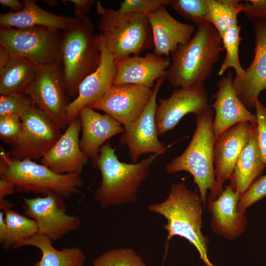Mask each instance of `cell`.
I'll return each instance as SVG.
<instances>
[{
    "instance_id": "cell-1",
    "label": "cell",
    "mask_w": 266,
    "mask_h": 266,
    "mask_svg": "<svg viewBox=\"0 0 266 266\" xmlns=\"http://www.w3.org/2000/svg\"><path fill=\"white\" fill-rule=\"evenodd\" d=\"M204 207L199 193L180 182L171 184L167 197L147 209L166 218L163 228L167 233L166 243L175 236L184 238L197 250L206 266H214L207 257L209 239L201 231Z\"/></svg>"
},
{
    "instance_id": "cell-2",
    "label": "cell",
    "mask_w": 266,
    "mask_h": 266,
    "mask_svg": "<svg viewBox=\"0 0 266 266\" xmlns=\"http://www.w3.org/2000/svg\"><path fill=\"white\" fill-rule=\"evenodd\" d=\"M115 150L109 142L105 143L92 162L101 174L100 184L94 198L102 208L135 202L139 187L148 177L151 165L160 155L152 154L139 163L128 164L120 161Z\"/></svg>"
},
{
    "instance_id": "cell-3",
    "label": "cell",
    "mask_w": 266,
    "mask_h": 266,
    "mask_svg": "<svg viewBox=\"0 0 266 266\" xmlns=\"http://www.w3.org/2000/svg\"><path fill=\"white\" fill-rule=\"evenodd\" d=\"M223 49L221 38L212 24L207 22L198 26L194 36L170 54L172 63L166 77L169 83L176 88L203 84Z\"/></svg>"
},
{
    "instance_id": "cell-4",
    "label": "cell",
    "mask_w": 266,
    "mask_h": 266,
    "mask_svg": "<svg viewBox=\"0 0 266 266\" xmlns=\"http://www.w3.org/2000/svg\"><path fill=\"white\" fill-rule=\"evenodd\" d=\"M63 34L60 44L65 85L70 98L75 99L79 85L98 67L101 59L99 34L87 16L75 17Z\"/></svg>"
},
{
    "instance_id": "cell-5",
    "label": "cell",
    "mask_w": 266,
    "mask_h": 266,
    "mask_svg": "<svg viewBox=\"0 0 266 266\" xmlns=\"http://www.w3.org/2000/svg\"><path fill=\"white\" fill-rule=\"evenodd\" d=\"M100 36L115 62L154 48L152 29L146 15L121 12L97 2Z\"/></svg>"
},
{
    "instance_id": "cell-6",
    "label": "cell",
    "mask_w": 266,
    "mask_h": 266,
    "mask_svg": "<svg viewBox=\"0 0 266 266\" xmlns=\"http://www.w3.org/2000/svg\"><path fill=\"white\" fill-rule=\"evenodd\" d=\"M214 110L210 106L196 115V128L185 151L166 166L168 174L180 171L190 173L197 185L205 207L208 190L215 185L213 154L215 137L213 130Z\"/></svg>"
},
{
    "instance_id": "cell-7",
    "label": "cell",
    "mask_w": 266,
    "mask_h": 266,
    "mask_svg": "<svg viewBox=\"0 0 266 266\" xmlns=\"http://www.w3.org/2000/svg\"><path fill=\"white\" fill-rule=\"evenodd\" d=\"M81 173L58 174L32 160L13 159L3 150L0 152V178L12 182L18 193L43 196L54 193L69 198L83 186Z\"/></svg>"
},
{
    "instance_id": "cell-8",
    "label": "cell",
    "mask_w": 266,
    "mask_h": 266,
    "mask_svg": "<svg viewBox=\"0 0 266 266\" xmlns=\"http://www.w3.org/2000/svg\"><path fill=\"white\" fill-rule=\"evenodd\" d=\"M60 31L45 27L0 28V46L10 56L26 57L37 66H61Z\"/></svg>"
},
{
    "instance_id": "cell-9",
    "label": "cell",
    "mask_w": 266,
    "mask_h": 266,
    "mask_svg": "<svg viewBox=\"0 0 266 266\" xmlns=\"http://www.w3.org/2000/svg\"><path fill=\"white\" fill-rule=\"evenodd\" d=\"M25 93L61 130L66 129L69 102L61 66H38L35 78Z\"/></svg>"
},
{
    "instance_id": "cell-10",
    "label": "cell",
    "mask_w": 266,
    "mask_h": 266,
    "mask_svg": "<svg viewBox=\"0 0 266 266\" xmlns=\"http://www.w3.org/2000/svg\"><path fill=\"white\" fill-rule=\"evenodd\" d=\"M21 120L20 133L10 145L8 155L16 160L41 159L58 140L61 130L35 105L25 113Z\"/></svg>"
},
{
    "instance_id": "cell-11",
    "label": "cell",
    "mask_w": 266,
    "mask_h": 266,
    "mask_svg": "<svg viewBox=\"0 0 266 266\" xmlns=\"http://www.w3.org/2000/svg\"><path fill=\"white\" fill-rule=\"evenodd\" d=\"M64 199L54 193L41 197L23 198L22 206L25 215L35 221L38 233L52 241L61 239L81 225L79 216L66 213Z\"/></svg>"
},
{
    "instance_id": "cell-12",
    "label": "cell",
    "mask_w": 266,
    "mask_h": 266,
    "mask_svg": "<svg viewBox=\"0 0 266 266\" xmlns=\"http://www.w3.org/2000/svg\"><path fill=\"white\" fill-rule=\"evenodd\" d=\"M256 125L249 122L240 123L215 138L213 154L215 182L207 199L215 200L223 192L224 183L230 179L238 158L256 130Z\"/></svg>"
},
{
    "instance_id": "cell-13",
    "label": "cell",
    "mask_w": 266,
    "mask_h": 266,
    "mask_svg": "<svg viewBox=\"0 0 266 266\" xmlns=\"http://www.w3.org/2000/svg\"><path fill=\"white\" fill-rule=\"evenodd\" d=\"M166 77L167 74L165 75L156 81L151 99L139 117L123 126L124 131L120 136V142L128 148L133 163H136L142 154L150 153L160 155L167 149L158 139L155 121L157 94Z\"/></svg>"
},
{
    "instance_id": "cell-14",
    "label": "cell",
    "mask_w": 266,
    "mask_h": 266,
    "mask_svg": "<svg viewBox=\"0 0 266 266\" xmlns=\"http://www.w3.org/2000/svg\"><path fill=\"white\" fill-rule=\"evenodd\" d=\"M153 88L134 84L113 85L104 96L89 106L105 112L123 126L136 120L147 106Z\"/></svg>"
},
{
    "instance_id": "cell-15",
    "label": "cell",
    "mask_w": 266,
    "mask_h": 266,
    "mask_svg": "<svg viewBox=\"0 0 266 266\" xmlns=\"http://www.w3.org/2000/svg\"><path fill=\"white\" fill-rule=\"evenodd\" d=\"M251 21L255 32L254 57L244 76L233 79L236 94L249 110L254 108L260 93L266 91V17Z\"/></svg>"
},
{
    "instance_id": "cell-16",
    "label": "cell",
    "mask_w": 266,
    "mask_h": 266,
    "mask_svg": "<svg viewBox=\"0 0 266 266\" xmlns=\"http://www.w3.org/2000/svg\"><path fill=\"white\" fill-rule=\"evenodd\" d=\"M155 114L158 135L173 129L186 115H195L209 107L203 84L175 89L166 99H159Z\"/></svg>"
},
{
    "instance_id": "cell-17",
    "label": "cell",
    "mask_w": 266,
    "mask_h": 266,
    "mask_svg": "<svg viewBox=\"0 0 266 266\" xmlns=\"http://www.w3.org/2000/svg\"><path fill=\"white\" fill-rule=\"evenodd\" d=\"M101 59L97 68L85 78L79 85L77 97L67 107L70 123L78 117L80 111L100 100L113 85L117 67L116 62L104 41H100Z\"/></svg>"
},
{
    "instance_id": "cell-18",
    "label": "cell",
    "mask_w": 266,
    "mask_h": 266,
    "mask_svg": "<svg viewBox=\"0 0 266 266\" xmlns=\"http://www.w3.org/2000/svg\"><path fill=\"white\" fill-rule=\"evenodd\" d=\"M233 79L231 71L221 77L217 83L218 90L213 95L215 101L209 105L214 111L212 126L215 138L237 124L257 125L256 115L245 107L236 94Z\"/></svg>"
},
{
    "instance_id": "cell-19",
    "label": "cell",
    "mask_w": 266,
    "mask_h": 266,
    "mask_svg": "<svg viewBox=\"0 0 266 266\" xmlns=\"http://www.w3.org/2000/svg\"><path fill=\"white\" fill-rule=\"evenodd\" d=\"M81 130L78 117L69 123L54 145L41 159L40 163L60 174L81 173L89 158L80 148Z\"/></svg>"
},
{
    "instance_id": "cell-20",
    "label": "cell",
    "mask_w": 266,
    "mask_h": 266,
    "mask_svg": "<svg viewBox=\"0 0 266 266\" xmlns=\"http://www.w3.org/2000/svg\"><path fill=\"white\" fill-rule=\"evenodd\" d=\"M240 196L231 185H227L215 200L207 199V208L211 214V228L214 233L228 240L240 236L247 226L245 213L239 212L237 209Z\"/></svg>"
},
{
    "instance_id": "cell-21",
    "label": "cell",
    "mask_w": 266,
    "mask_h": 266,
    "mask_svg": "<svg viewBox=\"0 0 266 266\" xmlns=\"http://www.w3.org/2000/svg\"><path fill=\"white\" fill-rule=\"evenodd\" d=\"M166 6L161 5L147 16L153 33V53L169 59L170 54L192 38L195 28L175 19Z\"/></svg>"
},
{
    "instance_id": "cell-22",
    "label": "cell",
    "mask_w": 266,
    "mask_h": 266,
    "mask_svg": "<svg viewBox=\"0 0 266 266\" xmlns=\"http://www.w3.org/2000/svg\"><path fill=\"white\" fill-rule=\"evenodd\" d=\"M78 117L82 130L80 148L92 162L108 139L124 131V127L110 116L101 114L89 107H83Z\"/></svg>"
},
{
    "instance_id": "cell-23",
    "label": "cell",
    "mask_w": 266,
    "mask_h": 266,
    "mask_svg": "<svg viewBox=\"0 0 266 266\" xmlns=\"http://www.w3.org/2000/svg\"><path fill=\"white\" fill-rule=\"evenodd\" d=\"M169 59L153 53L131 56L116 62L117 73L113 85L134 84L152 88L155 81L167 74Z\"/></svg>"
},
{
    "instance_id": "cell-24",
    "label": "cell",
    "mask_w": 266,
    "mask_h": 266,
    "mask_svg": "<svg viewBox=\"0 0 266 266\" xmlns=\"http://www.w3.org/2000/svg\"><path fill=\"white\" fill-rule=\"evenodd\" d=\"M20 11L0 15V28H25L45 27L57 31H65L75 21V17L57 15L40 7L35 0H25Z\"/></svg>"
},
{
    "instance_id": "cell-25",
    "label": "cell",
    "mask_w": 266,
    "mask_h": 266,
    "mask_svg": "<svg viewBox=\"0 0 266 266\" xmlns=\"http://www.w3.org/2000/svg\"><path fill=\"white\" fill-rule=\"evenodd\" d=\"M52 240L38 233L17 243L12 248L29 246L38 249L40 259L33 266H84L86 257L83 250L77 246L64 247L60 250L53 246Z\"/></svg>"
},
{
    "instance_id": "cell-26",
    "label": "cell",
    "mask_w": 266,
    "mask_h": 266,
    "mask_svg": "<svg viewBox=\"0 0 266 266\" xmlns=\"http://www.w3.org/2000/svg\"><path fill=\"white\" fill-rule=\"evenodd\" d=\"M266 168L258 148L256 128L238 158L229 185L241 196Z\"/></svg>"
},
{
    "instance_id": "cell-27",
    "label": "cell",
    "mask_w": 266,
    "mask_h": 266,
    "mask_svg": "<svg viewBox=\"0 0 266 266\" xmlns=\"http://www.w3.org/2000/svg\"><path fill=\"white\" fill-rule=\"evenodd\" d=\"M38 66L20 56H10L0 68V94L25 93L33 80Z\"/></svg>"
},
{
    "instance_id": "cell-28",
    "label": "cell",
    "mask_w": 266,
    "mask_h": 266,
    "mask_svg": "<svg viewBox=\"0 0 266 266\" xmlns=\"http://www.w3.org/2000/svg\"><path fill=\"white\" fill-rule=\"evenodd\" d=\"M236 0H206L207 21L216 29L221 38L228 29L237 25L238 14L244 4Z\"/></svg>"
},
{
    "instance_id": "cell-29",
    "label": "cell",
    "mask_w": 266,
    "mask_h": 266,
    "mask_svg": "<svg viewBox=\"0 0 266 266\" xmlns=\"http://www.w3.org/2000/svg\"><path fill=\"white\" fill-rule=\"evenodd\" d=\"M7 224V231L2 247L7 250L17 243L38 233L37 225L33 219L20 214L10 208L2 210Z\"/></svg>"
},
{
    "instance_id": "cell-30",
    "label": "cell",
    "mask_w": 266,
    "mask_h": 266,
    "mask_svg": "<svg viewBox=\"0 0 266 266\" xmlns=\"http://www.w3.org/2000/svg\"><path fill=\"white\" fill-rule=\"evenodd\" d=\"M241 26L232 27L226 31L221 37L223 49L226 55L218 71L219 76L223 75L226 70L233 67L236 72L237 78H242L244 74L245 69L241 66L238 55V50L241 37L240 35Z\"/></svg>"
},
{
    "instance_id": "cell-31",
    "label": "cell",
    "mask_w": 266,
    "mask_h": 266,
    "mask_svg": "<svg viewBox=\"0 0 266 266\" xmlns=\"http://www.w3.org/2000/svg\"><path fill=\"white\" fill-rule=\"evenodd\" d=\"M93 266H146L142 258L130 247L104 252L93 261Z\"/></svg>"
},
{
    "instance_id": "cell-32",
    "label": "cell",
    "mask_w": 266,
    "mask_h": 266,
    "mask_svg": "<svg viewBox=\"0 0 266 266\" xmlns=\"http://www.w3.org/2000/svg\"><path fill=\"white\" fill-rule=\"evenodd\" d=\"M169 5L177 14L197 26L207 22L206 0H170Z\"/></svg>"
},
{
    "instance_id": "cell-33",
    "label": "cell",
    "mask_w": 266,
    "mask_h": 266,
    "mask_svg": "<svg viewBox=\"0 0 266 266\" xmlns=\"http://www.w3.org/2000/svg\"><path fill=\"white\" fill-rule=\"evenodd\" d=\"M33 105L31 98L25 93L0 95V116L15 114L21 118Z\"/></svg>"
},
{
    "instance_id": "cell-34",
    "label": "cell",
    "mask_w": 266,
    "mask_h": 266,
    "mask_svg": "<svg viewBox=\"0 0 266 266\" xmlns=\"http://www.w3.org/2000/svg\"><path fill=\"white\" fill-rule=\"evenodd\" d=\"M266 197V174L254 181L247 191L240 196L238 211L245 213L249 207Z\"/></svg>"
},
{
    "instance_id": "cell-35",
    "label": "cell",
    "mask_w": 266,
    "mask_h": 266,
    "mask_svg": "<svg viewBox=\"0 0 266 266\" xmlns=\"http://www.w3.org/2000/svg\"><path fill=\"white\" fill-rule=\"evenodd\" d=\"M170 0H125L118 10L123 13L147 15L161 5H169Z\"/></svg>"
},
{
    "instance_id": "cell-36",
    "label": "cell",
    "mask_w": 266,
    "mask_h": 266,
    "mask_svg": "<svg viewBox=\"0 0 266 266\" xmlns=\"http://www.w3.org/2000/svg\"><path fill=\"white\" fill-rule=\"evenodd\" d=\"M21 118L15 114L0 116V137L11 145L18 137L21 130Z\"/></svg>"
},
{
    "instance_id": "cell-37",
    "label": "cell",
    "mask_w": 266,
    "mask_h": 266,
    "mask_svg": "<svg viewBox=\"0 0 266 266\" xmlns=\"http://www.w3.org/2000/svg\"><path fill=\"white\" fill-rule=\"evenodd\" d=\"M254 108L257 118V143L261 159L266 167V107L258 100Z\"/></svg>"
},
{
    "instance_id": "cell-38",
    "label": "cell",
    "mask_w": 266,
    "mask_h": 266,
    "mask_svg": "<svg viewBox=\"0 0 266 266\" xmlns=\"http://www.w3.org/2000/svg\"><path fill=\"white\" fill-rule=\"evenodd\" d=\"M244 4V13L247 18L254 19L266 17V0H250Z\"/></svg>"
},
{
    "instance_id": "cell-39",
    "label": "cell",
    "mask_w": 266,
    "mask_h": 266,
    "mask_svg": "<svg viewBox=\"0 0 266 266\" xmlns=\"http://www.w3.org/2000/svg\"><path fill=\"white\" fill-rule=\"evenodd\" d=\"M68 1L74 4L75 17H81L86 15L96 1L95 0H70Z\"/></svg>"
},
{
    "instance_id": "cell-40",
    "label": "cell",
    "mask_w": 266,
    "mask_h": 266,
    "mask_svg": "<svg viewBox=\"0 0 266 266\" xmlns=\"http://www.w3.org/2000/svg\"><path fill=\"white\" fill-rule=\"evenodd\" d=\"M15 191L14 185L10 181L0 178V200L4 199V198L14 193Z\"/></svg>"
},
{
    "instance_id": "cell-41",
    "label": "cell",
    "mask_w": 266,
    "mask_h": 266,
    "mask_svg": "<svg viewBox=\"0 0 266 266\" xmlns=\"http://www.w3.org/2000/svg\"><path fill=\"white\" fill-rule=\"evenodd\" d=\"M0 3L3 7H9L14 12L22 11L25 7L24 2L17 0H0Z\"/></svg>"
},
{
    "instance_id": "cell-42",
    "label": "cell",
    "mask_w": 266,
    "mask_h": 266,
    "mask_svg": "<svg viewBox=\"0 0 266 266\" xmlns=\"http://www.w3.org/2000/svg\"><path fill=\"white\" fill-rule=\"evenodd\" d=\"M7 231V227L4 218V212H0V243H1L5 238Z\"/></svg>"
},
{
    "instance_id": "cell-43",
    "label": "cell",
    "mask_w": 266,
    "mask_h": 266,
    "mask_svg": "<svg viewBox=\"0 0 266 266\" xmlns=\"http://www.w3.org/2000/svg\"><path fill=\"white\" fill-rule=\"evenodd\" d=\"M10 55L0 46V68H2L7 63Z\"/></svg>"
},
{
    "instance_id": "cell-44",
    "label": "cell",
    "mask_w": 266,
    "mask_h": 266,
    "mask_svg": "<svg viewBox=\"0 0 266 266\" xmlns=\"http://www.w3.org/2000/svg\"><path fill=\"white\" fill-rule=\"evenodd\" d=\"M45 2L52 6H55L57 4L56 0H45Z\"/></svg>"
}]
</instances>
